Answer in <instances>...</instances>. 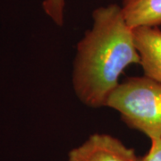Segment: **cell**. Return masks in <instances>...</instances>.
I'll return each instance as SVG.
<instances>
[{
    "label": "cell",
    "mask_w": 161,
    "mask_h": 161,
    "mask_svg": "<svg viewBox=\"0 0 161 161\" xmlns=\"http://www.w3.org/2000/svg\"><path fill=\"white\" fill-rule=\"evenodd\" d=\"M93 24L77 44L73 69L75 94L90 108L107 106L127 66L141 64L133 28L127 23L122 6L98 7Z\"/></svg>",
    "instance_id": "6da1fadb"
},
{
    "label": "cell",
    "mask_w": 161,
    "mask_h": 161,
    "mask_svg": "<svg viewBox=\"0 0 161 161\" xmlns=\"http://www.w3.org/2000/svg\"><path fill=\"white\" fill-rule=\"evenodd\" d=\"M120 113L126 125L161 138V82L147 76L129 77L115 89L107 106Z\"/></svg>",
    "instance_id": "7a4b0ae2"
},
{
    "label": "cell",
    "mask_w": 161,
    "mask_h": 161,
    "mask_svg": "<svg viewBox=\"0 0 161 161\" xmlns=\"http://www.w3.org/2000/svg\"><path fill=\"white\" fill-rule=\"evenodd\" d=\"M68 161H139L133 149L109 134L94 133L70 151Z\"/></svg>",
    "instance_id": "3957f363"
},
{
    "label": "cell",
    "mask_w": 161,
    "mask_h": 161,
    "mask_svg": "<svg viewBox=\"0 0 161 161\" xmlns=\"http://www.w3.org/2000/svg\"><path fill=\"white\" fill-rule=\"evenodd\" d=\"M133 32L144 75L161 82V30L141 26Z\"/></svg>",
    "instance_id": "277c9868"
},
{
    "label": "cell",
    "mask_w": 161,
    "mask_h": 161,
    "mask_svg": "<svg viewBox=\"0 0 161 161\" xmlns=\"http://www.w3.org/2000/svg\"><path fill=\"white\" fill-rule=\"evenodd\" d=\"M122 10L132 28L161 25V0H123Z\"/></svg>",
    "instance_id": "5b68a950"
},
{
    "label": "cell",
    "mask_w": 161,
    "mask_h": 161,
    "mask_svg": "<svg viewBox=\"0 0 161 161\" xmlns=\"http://www.w3.org/2000/svg\"><path fill=\"white\" fill-rule=\"evenodd\" d=\"M64 0H44L42 7L47 14L51 18L58 26H62L64 23Z\"/></svg>",
    "instance_id": "8992f818"
},
{
    "label": "cell",
    "mask_w": 161,
    "mask_h": 161,
    "mask_svg": "<svg viewBox=\"0 0 161 161\" xmlns=\"http://www.w3.org/2000/svg\"><path fill=\"white\" fill-rule=\"evenodd\" d=\"M148 153L139 158V161H161V138L152 139Z\"/></svg>",
    "instance_id": "52a82bcc"
}]
</instances>
